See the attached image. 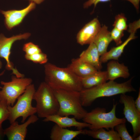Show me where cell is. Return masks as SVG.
I'll use <instances>...</instances> for the list:
<instances>
[{"instance_id":"6da1fadb","label":"cell","mask_w":140,"mask_h":140,"mask_svg":"<svg viewBox=\"0 0 140 140\" xmlns=\"http://www.w3.org/2000/svg\"><path fill=\"white\" fill-rule=\"evenodd\" d=\"M44 68L45 82L53 89L80 92L83 89L81 78L68 67H60L47 62Z\"/></svg>"},{"instance_id":"7a4b0ae2","label":"cell","mask_w":140,"mask_h":140,"mask_svg":"<svg viewBox=\"0 0 140 140\" xmlns=\"http://www.w3.org/2000/svg\"><path fill=\"white\" fill-rule=\"evenodd\" d=\"M133 78L125 82L118 83L109 80L100 85L87 89H83L80 92V99L83 107L90 106L97 99L109 97L127 92H135L131 85Z\"/></svg>"},{"instance_id":"3957f363","label":"cell","mask_w":140,"mask_h":140,"mask_svg":"<svg viewBox=\"0 0 140 140\" xmlns=\"http://www.w3.org/2000/svg\"><path fill=\"white\" fill-rule=\"evenodd\" d=\"M59 105L57 114L62 116L73 115L76 119H82L87 111L83 107L80 92L61 89H53Z\"/></svg>"},{"instance_id":"277c9868","label":"cell","mask_w":140,"mask_h":140,"mask_svg":"<svg viewBox=\"0 0 140 140\" xmlns=\"http://www.w3.org/2000/svg\"><path fill=\"white\" fill-rule=\"evenodd\" d=\"M33 100L36 101V113L40 118L57 114L59 109L58 100L53 89L45 81L42 82L36 90Z\"/></svg>"},{"instance_id":"5b68a950","label":"cell","mask_w":140,"mask_h":140,"mask_svg":"<svg viewBox=\"0 0 140 140\" xmlns=\"http://www.w3.org/2000/svg\"><path fill=\"white\" fill-rule=\"evenodd\" d=\"M116 106V103H114L112 109L108 112H107L104 108H96L90 112H87L82 120L83 122L90 125L89 128L90 129L104 128L109 130V128H114L117 125L125 123L126 121L124 118L116 117L115 114Z\"/></svg>"},{"instance_id":"8992f818","label":"cell","mask_w":140,"mask_h":140,"mask_svg":"<svg viewBox=\"0 0 140 140\" xmlns=\"http://www.w3.org/2000/svg\"><path fill=\"white\" fill-rule=\"evenodd\" d=\"M36 90L34 85L31 84L28 86L24 93L18 97L15 105L8 106L9 114L8 120L10 124L19 117H22L21 122L23 123L29 116L36 113V107H33L32 105Z\"/></svg>"},{"instance_id":"52a82bcc","label":"cell","mask_w":140,"mask_h":140,"mask_svg":"<svg viewBox=\"0 0 140 140\" xmlns=\"http://www.w3.org/2000/svg\"><path fill=\"white\" fill-rule=\"evenodd\" d=\"M32 81L30 78H18L14 76H12L10 81H1V83L3 87L0 91V101H4L8 106H13Z\"/></svg>"},{"instance_id":"ba28073f","label":"cell","mask_w":140,"mask_h":140,"mask_svg":"<svg viewBox=\"0 0 140 140\" xmlns=\"http://www.w3.org/2000/svg\"><path fill=\"white\" fill-rule=\"evenodd\" d=\"M135 101L131 96L125 93L120 95L119 102L124 105L123 113L125 118L132 126L134 139L140 134V112L136 108Z\"/></svg>"},{"instance_id":"9c48e42d","label":"cell","mask_w":140,"mask_h":140,"mask_svg":"<svg viewBox=\"0 0 140 140\" xmlns=\"http://www.w3.org/2000/svg\"><path fill=\"white\" fill-rule=\"evenodd\" d=\"M30 35V33H25L7 38L3 34H0V58H4L6 60V68L8 70H12V73L17 77H23L24 75L20 73L16 68H14L13 64L10 61L11 49L15 42L22 39H26Z\"/></svg>"},{"instance_id":"30bf717a","label":"cell","mask_w":140,"mask_h":140,"mask_svg":"<svg viewBox=\"0 0 140 140\" xmlns=\"http://www.w3.org/2000/svg\"><path fill=\"white\" fill-rule=\"evenodd\" d=\"M36 4L30 2L25 8L20 10H12L7 11L0 10L5 17V24L6 28L11 30L19 25L26 16L36 8Z\"/></svg>"},{"instance_id":"8fae6325","label":"cell","mask_w":140,"mask_h":140,"mask_svg":"<svg viewBox=\"0 0 140 140\" xmlns=\"http://www.w3.org/2000/svg\"><path fill=\"white\" fill-rule=\"evenodd\" d=\"M38 119V117L34 114L30 116L27 121L22 124H19L16 121L4 129L5 136L9 140H24L26 136L28 126Z\"/></svg>"},{"instance_id":"7c38bea8","label":"cell","mask_w":140,"mask_h":140,"mask_svg":"<svg viewBox=\"0 0 140 140\" xmlns=\"http://www.w3.org/2000/svg\"><path fill=\"white\" fill-rule=\"evenodd\" d=\"M101 27L98 18H94L86 24L78 32L76 36L77 42L82 45L93 42Z\"/></svg>"},{"instance_id":"4fadbf2b","label":"cell","mask_w":140,"mask_h":140,"mask_svg":"<svg viewBox=\"0 0 140 140\" xmlns=\"http://www.w3.org/2000/svg\"><path fill=\"white\" fill-rule=\"evenodd\" d=\"M43 121L54 122L63 128L75 127L78 130H82L85 128H89L90 126L89 124L86 122L78 121L74 117L70 118L68 116H62L57 114L48 116L45 118Z\"/></svg>"},{"instance_id":"5bb4252c","label":"cell","mask_w":140,"mask_h":140,"mask_svg":"<svg viewBox=\"0 0 140 140\" xmlns=\"http://www.w3.org/2000/svg\"><path fill=\"white\" fill-rule=\"evenodd\" d=\"M100 56L97 49L93 42L89 44L88 48L80 54L79 59L81 61L92 65L98 71L102 68V63L100 60Z\"/></svg>"},{"instance_id":"9a60e30c","label":"cell","mask_w":140,"mask_h":140,"mask_svg":"<svg viewBox=\"0 0 140 140\" xmlns=\"http://www.w3.org/2000/svg\"><path fill=\"white\" fill-rule=\"evenodd\" d=\"M108 80L114 81L118 78H128L130 75L128 67L123 63L117 60H112L107 64Z\"/></svg>"},{"instance_id":"2e32d148","label":"cell","mask_w":140,"mask_h":140,"mask_svg":"<svg viewBox=\"0 0 140 140\" xmlns=\"http://www.w3.org/2000/svg\"><path fill=\"white\" fill-rule=\"evenodd\" d=\"M67 67L75 75L80 78L87 76L98 71L92 65L81 61L78 58L72 59Z\"/></svg>"},{"instance_id":"e0dca14e","label":"cell","mask_w":140,"mask_h":140,"mask_svg":"<svg viewBox=\"0 0 140 140\" xmlns=\"http://www.w3.org/2000/svg\"><path fill=\"white\" fill-rule=\"evenodd\" d=\"M112 41L108 26L103 25L101 27L93 42L96 45L100 56L107 51L108 46Z\"/></svg>"},{"instance_id":"ac0fdd59","label":"cell","mask_w":140,"mask_h":140,"mask_svg":"<svg viewBox=\"0 0 140 140\" xmlns=\"http://www.w3.org/2000/svg\"><path fill=\"white\" fill-rule=\"evenodd\" d=\"M83 134V129L71 130L55 124L52 129L50 137L51 140H72L79 135Z\"/></svg>"},{"instance_id":"d6986e66","label":"cell","mask_w":140,"mask_h":140,"mask_svg":"<svg viewBox=\"0 0 140 140\" xmlns=\"http://www.w3.org/2000/svg\"><path fill=\"white\" fill-rule=\"evenodd\" d=\"M137 37L135 33H130L127 39L121 44L112 48L108 51L100 56V60L102 63H105L110 60H118L123 53L125 46L131 40Z\"/></svg>"},{"instance_id":"ffe728a7","label":"cell","mask_w":140,"mask_h":140,"mask_svg":"<svg viewBox=\"0 0 140 140\" xmlns=\"http://www.w3.org/2000/svg\"><path fill=\"white\" fill-rule=\"evenodd\" d=\"M83 135H87L94 138L101 140H121V138L117 132L111 129L109 131L104 128L95 129H84Z\"/></svg>"},{"instance_id":"44dd1931","label":"cell","mask_w":140,"mask_h":140,"mask_svg":"<svg viewBox=\"0 0 140 140\" xmlns=\"http://www.w3.org/2000/svg\"><path fill=\"white\" fill-rule=\"evenodd\" d=\"M83 89L92 88L103 83L108 80L107 71H98L94 73L83 78H81Z\"/></svg>"},{"instance_id":"7402d4cb","label":"cell","mask_w":140,"mask_h":140,"mask_svg":"<svg viewBox=\"0 0 140 140\" xmlns=\"http://www.w3.org/2000/svg\"><path fill=\"white\" fill-rule=\"evenodd\" d=\"M127 20V18L124 14H119L115 16L113 26L114 27L121 31L126 30L128 27Z\"/></svg>"},{"instance_id":"603a6c76","label":"cell","mask_w":140,"mask_h":140,"mask_svg":"<svg viewBox=\"0 0 140 140\" xmlns=\"http://www.w3.org/2000/svg\"><path fill=\"white\" fill-rule=\"evenodd\" d=\"M125 123H120L116 125L114 128L115 130L121 140H134L133 137L130 135L128 131Z\"/></svg>"},{"instance_id":"cb8c5ba5","label":"cell","mask_w":140,"mask_h":140,"mask_svg":"<svg viewBox=\"0 0 140 140\" xmlns=\"http://www.w3.org/2000/svg\"><path fill=\"white\" fill-rule=\"evenodd\" d=\"M25 57L27 60L40 64H45L48 60L47 55L42 52L31 55L25 54Z\"/></svg>"},{"instance_id":"d4e9b609","label":"cell","mask_w":140,"mask_h":140,"mask_svg":"<svg viewBox=\"0 0 140 140\" xmlns=\"http://www.w3.org/2000/svg\"><path fill=\"white\" fill-rule=\"evenodd\" d=\"M23 50L25 52V54L28 55H31L42 52L38 45L31 42L24 44Z\"/></svg>"},{"instance_id":"484cf974","label":"cell","mask_w":140,"mask_h":140,"mask_svg":"<svg viewBox=\"0 0 140 140\" xmlns=\"http://www.w3.org/2000/svg\"><path fill=\"white\" fill-rule=\"evenodd\" d=\"M124 31H121L114 27L110 32V35L112 40L115 43L117 46L121 44L122 43V37L124 35Z\"/></svg>"},{"instance_id":"4316f807","label":"cell","mask_w":140,"mask_h":140,"mask_svg":"<svg viewBox=\"0 0 140 140\" xmlns=\"http://www.w3.org/2000/svg\"><path fill=\"white\" fill-rule=\"evenodd\" d=\"M8 106L5 102L0 101V125L4 121L8 120L9 114Z\"/></svg>"},{"instance_id":"83f0119b","label":"cell","mask_w":140,"mask_h":140,"mask_svg":"<svg viewBox=\"0 0 140 140\" xmlns=\"http://www.w3.org/2000/svg\"><path fill=\"white\" fill-rule=\"evenodd\" d=\"M140 28V20L139 19L132 23H130L128 25V31L130 33H135L137 30Z\"/></svg>"},{"instance_id":"f1b7e54d","label":"cell","mask_w":140,"mask_h":140,"mask_svg":"<svg viewBox=\"0 0 140 140\" xmlns=\"http://www.w3.org/2000/svg\"><path fill=\"white\" fill-rule=\"evenodd\" d=\"M110 1V0H88L84 4L83 8H87L94 5V8H95L97 5L100 2H107Z\"/></svg>"},{"instance_id":"f546056e","label":"cell","mask_w":140,"mask_h":140,"mask_svg":"<svg viewBox=\"0 0 140 140\" xmlns=\"http://www.w3.org/2000/svg\"><path fill=\"white\" fill-rule=\"evenodd\" d=\"M128 1L131 3L137 10L139 9V4L140 0H123Z\"/></svg>"},{"instance_id":"4dcf8cb0","label":"cell","mask_w":140,"mask_h":140,"mask_svg":"<svg viewBox=\"0 0 140 140\" xmlns=\"http://www.w3.org/2000/svg\"><path fill=\"white\" fill-rule=\"evenodd\" d=\"M135 105L136 108L140 112V89L139 88L138 96L135 101Z\"/></svg>"},{"instance_id":"1f68e13d","label":"cell","mask_w":140,"mask_h":140,"mask_svg":"<svg viewBox=\"0 0 140 140\" xmlns=\"http://www.w3.org/2000/svg\"><path fill=\"white\" fill-rule=\"evenodd\" d=\"M5 136L4 129L2 128V125H0V140L3 139Z\"/></svg>"},{"instance_id":"d6a6232c","label":"cell","mask_w":140,"mask_h":140,"mask_svg":"<svg viewBox=\"0 0 140 140\" xmlns=\"http://www.w3.org/2000/svg\"><path fill=\"white\" fill-rule=\"evenodd\" d=\"M30 2H32L35 4H39L43 2L44 0H29Z\"/></svg>"},{"instance_id":"836d02e7","label":"cell","mask_w":140,"mask_h":140,"mask_svg":"<svg viewBox=\"0 0 140 140\" xmlns=\"http://www.w3.org/2000/svg\"><path fill=\"white\" fill-rule=\"evenodd\" d=\"M140 135H139L134 138V140H140Z\"/></svg>"},{"instance_id":"e575fe53","label":"cell","mask_w":140,"mask_h":140,"mask_svg":"<svg viewBox=\"0 0 140 140\" xmlns=\"http://www.w3.org/2000/svg\"><path fill=\"white\" fill-rule=\"evenodd\" d=\"M5 71V70L3 71V72H2L0 74V76L2 75H3L4 74V73ZM0 88L2 89V87H1L0 86Z\"/></svg>"},{"instance_id":"d590c367","label":"cell","mask_w":140,"mask_h":140,"mask_svg":"<svg viewBox=\"0 0 140 140\" xmlns=\"http://www.w3.org/2000/svg\"><path fill=\"white\" fill-rule=\"evenodd\" d=\"M2 63L0 59V69L2 68Z\"/></svg>"}]
</instances>
